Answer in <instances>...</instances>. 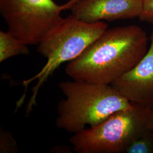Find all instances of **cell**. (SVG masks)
Here are the masks:
<instances>
[{
	"label": "cell",
	"mask_w": 153,
	"mask_h": 153,
	"mask_svg": "<svg viewBox=\"0 0 153 153\" xmlns=\"http://www.w3.org/2000/svg\"><path fill=\"white\" fill-rule=\"evenodd\" d=\"M149 41L146 33L137 25L107 28L68 64L66 73L76 81L111 85L142 60Z\"/></svg>",
	"instance_id": "obj_1"
},
{
	"label": "cell",
	"mask_w": 153,
	"mask_h": 153,
	"mask_svg": "<svg viewBox=\"0 0 153 153\" xmlns=\"http://www.w3.org/2000/svg\"><path fill=\"white\" fill-rule=\"evenodd\" d=\"M65 98L57 105V128L76 133L93 127L115 112L126 109L131 102L111 85L90 83L73 80L59 83Z\"/></svg>",
	"instance_id": "obj_2"
},
{
	"label": "cell",
	"mask_w": 153,
	"mask_h": 153,
	"mask_svg": "<svg viewBox=\"0 0 153 153\" xmlns=\"http://www.w3.org/2000/svg\"><path fill=\"white\" fill-rule=\"evenodd\" d=\"M108 28L103 22L89 23L72 14L62 18L38 44L39 53L47 59L44 67L35 76L23 82L26 88L30 83L37 81L28 104L27 113L36 103L40 88L60 66L76 59Z\"/></svg>",
	"instance_id": "obj_3"
},
{
	"label": "cell",
	"mask_w": 153,
	"mask_h": 153,
	"mask_svg": "<svg viewBox=\"0 0 153 153\" xmlns=\"http://www.w3.org/2000/svg\"><path fill=\"white\" fill-rule=\"evenodd\" d=\"M152 108L131 102L97 126L73 135L69 141L78 153L125 152L133 140L149 128Z\"/></svg>",
	"instance_id": "obj_4"
},
{
	"label": "cell",
	"mask_w": 153,
	"mask_h": 153,
	"mask_svg": "<svg viewBox=\"0 0 153 153\" xmlns=\"http://www.w3.org/2000/svg\"><path fill=\"white\" fill-rule=\"evenodd\" d=\"M78 1L59 5L53 0H0V13L9 33L27 45H38L61 21V12Z\"/></svg>",
	"instance_id": "obj_5"
},
{
	"label": "cell",
	"mask_w": 153,
	"mask_h": 153,
	"mask_svg": "<svg viewBox=\"0 0 153 153\" xmlns=\"http://www.w3.org/2000/svg\"><path fill=\"white\" fill-rule=\"evenodd\" d=\"M111 85L129 102L153 108V30L142 60Z\"/></svg>",
	"instance_id": "obj_6"
},
{
	"label": "cell",
	"mask_w": 153,
	"mask_h": 153,
	"mask_svg": "<svg viewBox=\"0 0 153 153\" xmlns=\"http://www.w3.org/2000/svg\"><path fill=\"white\" fill-rule=\"evenodd\" d=\"M142 6V0H78L70 9L79 19L94 23L139 18Z\"/></svg>",
	"instance_id": "obj_7"
},
{
	"label": "cell",
	"mask_w": 153,
	"mask_h": 153,
	"mask_svg": "<svg viewBox=\"0 0 153 153\" xmlns=\"http://www.w3.org/2000/svg\"><path fill=\"white\" fill-rule=\"evenodd\" d=\"M27 44L15 37L8 31H0V62L18 55H28Z\"/></svg>",
	"instance_id": "obj_8"
},
{
	"label": "cell",
	"mask_w": 153,
	"mask_h": 153,
	"mask_svg": "<svg viewBox=\"0 0 153 153\" xmlns=\"http://www.w3.org/2000/svg\"><path fill=\"white\" fill-rule=\"evenodd\" d=\"M127 153H153V130L148 129L126 148Z\"/></svg>",
	"instance_id": "obj_9"
},
{
	"label": "cell",
	"mask_w": 153,
	"mask_h": 153,
	"mask_svg": "<svg viewBox=\"0 0 153 153\" xmlns=\"http://www.w3.org/2000/svg\"><path fill=\"white\" fill-rule=\"evenodd\" d=\"M19 151L16 140L11 132L4 131L2 128L0 131V153H14Z\"/></svg>",
	"instance_id": "obj_10"
},
{
	"label": "cell",
	"mask_w": 153,
	"mask_h": 153,
	"mask_svg": "<svg viewBox=\"0 0 153 153\" xmlns=\"http://www.w3.org/2000/svg\"><path fill=\"white\" fill-rule=\"evenodd\" d=\"M142 11L139 19L153 24V0H142Z\"/></svg>",
	"instance_id": "obj_11"
},
{
	"label": "cell",
	"mask_w": 153,
	"mask_h": 153,
	"mask_svg": "<svg viewBox=\"0 0 153 153\" xmlns=\"http://www.w3.org/2000/svg\"><path fill=\"white\" fill-rule=\"evenodd\" d=\"M149 129L153 130V108L151 109L150 114V119L149 122Z\"/></svg>",
	"instance_id": "obj_12"
}]
</instances>
